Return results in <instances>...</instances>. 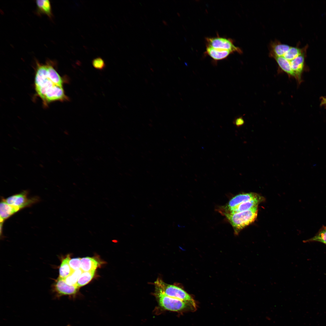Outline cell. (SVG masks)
Returning a JSON list of instances; mask_svg holds the SVG:
<instances>
[{"instance_id": "obj_21", "label": "cell", "mask_w": 326, "mask_h": 326, "mask_svg": "<svg viewBox=\"0 0 326 326\" xmlns=\"http://www.w3.org/2000/svg\"><path fill=\"white\" fill-rule=\"evenodd\" d=\"M83 272L81 269L74 271L64 280L66 283L69 285H76L78 280Z\"/></svg>"}, {"instance_id": "obj_28", "label": "cell", "mask_w": 326, "mask_h": 326, "mask_svg": "<svg viewBox=\"0 0 326 326\" xmlns=\"http://www.w3.org/2000/svg\"><path fill=\"white\" fill-rule=\"evenodd\" d=\"M39 166L40 167H41L42 168H44V166L42 164H39Z\"/></svg>"}, {"instance_id": "obj_19", "label": "cell", "mask_w": 326, "mask_h": 326, "mask_svg": "<svg viewBox=\"0 0 326 326\" xmlns=\"http://www.w3.org/2000/svg\"><path fill=\"white\" fill-rule=\"evenodd\" d=\"M95 270L83 272L79 276L77 283L79 288L84 286L90 282L94 277Z\"/></svg>"}, {"instance_id": "obj_18", "label": "cell", "mask_w": 326, "mask_h": 326, "mask_svg": "<svg viewBox=\"0 0 326 326\" xmlns=\"http://www.w3.org/2000/svg\"><path fill=\"white\" fill-rule=\"evenodd\" d=\"M303 242L304 243L318 242L326 245V226L322 225L314 236L304 240Z\"/></svg>"}, {"instance_id": "obj_5", "label": "cell", "mask_w": 326, "mask_h": 326, "mask_svg": "<svg viewBox=\"0 0 326 326\" xmlns=\"http://www.w3.org/2000/svg\"><path fill=\"white\" fill-rule=\"evenodd\" d=\"M28 192L24 190L21 192L6 198H3L8 204L15 207L20 210L25 208L31 206L39 200L37 197H28Z\"/></svg>"}, {"instance_id": "obj_34", "label": "cell", "mask_w": 326, "mask_h": 326, "mask_svg": "<svg viewBox=\"0 0 326 326\" xmlns=\"http://www.w3.org/2000/svg\"><path fill=\"white\" fill-rule=\"evenodd\" d=\"M40 161L42 163H44V162H43V161H42V160H40Z\"/></svg>"}, {"instance_id": "obj_33", "label": "cell", "mask_w": 326, "mask_h": 326, "mask_svg": "<svg viewBox=\"0 0 326 326\" xmlns=\"http://www.w3.org/2000/svg\"><path fill=\"white\" fill-rule=\"evenodd\" d=\"M151 44H152V46H153V47H154V45L152 43H151Z\"/></svg>"}, {"instance_id": "obj_22", "label": "cell", "mask_w": 326, "mask_h": 326, "mask_svg": "<svg viewBox=\"0 0 326 326\" xmlns=\"http://www.w3.org/2000/svg\"><path fill=\"white\" fill-rule=\"evenodd\" d=\"M92 64L94 67L97 69L102 70L105 66L104 61L101 57H97L92 61Z\"/></svg>"}, {"instance_id": "obj_24", "label": "cell", "mask_w": 326, "mask_h": 326, "mask_svg": "<svg viewBox=\"0 0 326 326\" xmlns=\"http://www.w3.org/2000/svg\"><path fill=\"white\" fill-rule=\"evenodd\" d=\"M234 124L238 127L243 125L244 123V120L242 117L236 118L234 121Z\"/></svg>"}, {"instance_id": "obj_16", "label": "cell", "mask_w": 326, "mask_h": 326, "mask_svg": "<svg viewBox=\"0 0 326 326\" xmlns=\"http://www.w3.org/2000/svg\"><path fill=\"white\" fill-rule=\"evenodd\" d=\"M70 259L69 254L62 259L59 270V277L64 279L74 271L72 270L69 264Z\"/></svg>"}, {"instance_id": "obj_14", "label": "cell", "mask_w": 326, "mask_h": 326, "mask_svg": "<svg viewBox=\"0 0 326 326\" xmlns=\"http://www.w3.org/2000/svg\"><path fill=\"white\" fill-rule=\"evenodd\" d=\"M304 62V55L303 54L289 61L291 68L298 80H300L301 78L303 69Z\"/></svg>"}, {"instance_id": "obj_37", "label": "cell", "mask_w": 326, "mask_h": 326, "mask_svg": "<svg viewBox=\"0 0 326 326\" xmlns=\"http://www.w3.org/2000/svg\"><path fill=\"white\" fill-rule=\"evenodd\" d=\"M4 141H5L6 142H8V141H6L5 140H4Z\"/></svg>"}, {"instance_id": "obj_1", "label": "cell", "mask_w": 326, "mask_h": 326, "mask_svg": "<svg viewBox=\"0 0 326 326\" xmlns=\"http://www.w3.org/2000/svg\"><path fill=\"white\" fill-rule=\"evenodd\" d=\"M53 63L51 60L45 64L36 62L35 89L45 106L53 102L69 100L63 88L64 80L56 71Z\"/></svg>"}, {"instance_id": "obj_8", "label": "cell", "mask_w": 326, "mask_h": 326, "mask_svg": "<svg viewBox=\"0 0 326 326\" xmlns=\"http://www.w3.org/2000/svg\"><path fill=\"white\" fill-rule=\"evenodd\" d=\"M260 196L257 194L253 193L238 194L232 199L226 205L219 207L218 210L224 215L230 213L242 203L257 198Z\"/></svg>"}, {"instance_id": "obj_20", "label": "cell", "mask_w": 326, "mask_h": 326, "mask_svg": "<svg viewBox=\"0 0 326 326\" xmlns=\"http://www.w3.org/2000/svg\"><path fill=\"white\" fill-rule=\"evenodd\" d=\"M302 54V49L297 47L291 46L282 56L290 61Z\"/></svg>"}, {"instance_id": "obj_35", "label": "cell", "mask_w": 326, "mask_h": 326, "mask_svg": "<svg viewBox=\"0 0 326 326\" xmlns=\"http://www.w3.org/2000/svg\"><path fill=\"white\" fill-rule=\"evenodd\" d=\"M17 137L18 139V140H20V138L18 136H17Z\"/></svg>"}, {"instance_id": "obj_17", "label": "cell", "mask_w": 326, "mask_h": 326, "mask_svg": "<svg viewBox=\"0 0 326 326\" xmlns=\"http://www.w3.org/2000/svg\"><path fill=\"white\" fill-rule=\"evenodd\" d=\"M280 68L288 75L297 78L294 72L292 69L289 61L283 56L273 58Z\"/></svg>"}, {"instance_id": "obj_25", "label": "cell", "mask_w": 326, "mask_h": 326, "mask_svg": "<svg viewBox=\"0 0 326 326\" xmlns=\"http://www.w3.org/2000/svg\"><path fill=\"white\" fill-rule=\"evenodd\" d=\"M321 105L326 107V97H321Z\"/></svg>"}, {"instance_id": "obj_12", "label": "cell", "mask_w": 326, "mask_h": 326, "mask_svg": "<svg viewBox=\"0 0 326 326\" xmlns=\"http://www.w3.org/2000/svg\"><path fill=\"white\" fill-rule=\"evenodd\" d=\"M80 263V269L83 272H86L95 270L101 262L94 257H85L81 259Z\"/></svg>"}, {"instance_id": "obj_32", "label": "cell", "mask_w": 326, "mask_h": 326, "mask_svg": "<svg viewBox=\"0 0 326 326\" xmlns=\"http://www.w3.org/2000/svg\"><path fill=\"white\" fill-rule=\"evenodd\" d=\"M51 141H52V142H54V143H55V141H54V140H53V139H51Z\"/></svg>"}, {"instance_id": "obj_9", "label": "cell", "mask_w": 326, "mask_h": 326, "mask_svg": "<svg viewBox=\"0 0 326 326\" xmlns=\"http://www.w3.org/2000/svg\"><path fill=\"white\" fill-rule=\"evenodd\" d=\"M20 210L7 203L2 198L0 204V224H3L4 221Z\"/></svg>"}, {"instance_id": "obj_27", "label": "cell", "mask_w": 326, "mask_h": 326, "mask_svg": "<svg viewBox=\"0 0 326 326\" xmlns=\"http://www.w3.org/2000/svg\"><path fill=\"white\" fill-rule=\"evenodd\" d=\"M32 153L33 154H34V155L37 154V152H35V151H34L33 150L32 151Z\"/></svg>"}, {"instance_id": "obj_38", "label": "cell", "mask_w": 326, "mask_h": 326, "mask_svg": "<svg viewBox=\"0 0 326 326\" xmlns=\"http://www.w3.org/2000/svg\"><path fill=\"white\" fill-rule=\"evenodd\" d=\"M67 326H70L69 325H68Z\"/></svg>"}, {"instance_id": "obj_2", "label": "cell", "mask_w": 326, "mask_h": 326, "mask_svg": "<svg viewBox=\"0 0 326 326\" xmlns=\"http://www.w3.org/2000/svg\"><path fill=\"white\" fill-rule=\"evenodd\" d=\"M257 207L224 215L233 227L235 234L238 235L242 229L255 221L257 216Z\"/></svg>"}, {"instance_id": "obj_15", "label": "cell", "mask_w": 326, "mask_h": 326, "mask_svg": "<svg viewBox=\"0 0 326 326\" xmlns=\"http://www.w3.org/2000/svg\"><path fill=\"white\" fill-rule=\"evenodd\" d=\"M37 13L39 14H43L51 18L53 16L51 3L49 0H37L36 1Z\"/></svg>"}, {"instance_id": "obj_3", "label": "cell", "mask_w": 326, "mask_h": 326, "mask_svg": "<svg viewBox=\"0 0 326 326\" xmlns=\"http://www.w3.org/2000/svg\"><path fill=\"white\" fill-rule=\"evenodd\" d=\"M154 284L155 287L165 295L180 300L196 309V304L194 299L182 288L174 285L166 283L159 278L157 279Z\"/></svg>"}, {"instance_id": "obj_31", "label": "cell", "mask_w": 326, "mask_h": 326, "mask_svg": "<svg viewBox=\"0 0 326 326\" xmlns=\"http://www.w3.org/2000/svg\"><path fill=\"white\" fill-rule=\"evenodd\" d=\"M37 137H38V138H39V139H41V137H40V136H38V135H37Z\"/></svg>"}, {"instance_id": "obj_30", "label": "cell", "mask_w": 326, "mask_h": 326, "mask_svg": "<svg viewBox=\"0 0 326 326\" xmlns=\"http://www.w3.org/2000/svg\"><path fill=\"white\" fill-rule=\"evenodd\" d=\"M8 136H9V137H12V136H11V135L10 134H8Z\"/></svg>"}, {"instance_id": "obj_29", "label": "cell", "mask_w": 326, "mask_h": 326, "mask_svg": "<svg viewBox=\"0 0 326 326\" xmlns=\"http://www.w3.org/2000/svg\"><path fill=\"white\" fill-rule=\"evenodd\" d=\"M18 165L21 167H22V166L20 164H18Z\"/></svg>"}, {"instance_id": "obj_4", "label": "cell", "mask_w": 326, "mask_h": 326, "mask_svg": "<svg viewBox=\"0 0 326 326\" xmlns=\"http://www.w3.org/2000/svg\"><path fill=\"white\" fill-rule=\"evenodd\" d=\"M155 287L154 294L160 306L163 309L174 312L193 310L194 308L183 301L165 295L158 288Z\"/></svg>"}, {"instance_id": "obj_13", "label": "cell", "mask_w": 326, "mask_h": 326, "mask_svg": "<svg viewBox=\"0 0 326 326\" xmlns=\"http://www.w3.org/2000/svg\"><path fill=\"white\" fill-rule=\"evenodd\" d=\"M263 200V197L260 196L257 198L242 203L228 213L242 212L258 206V204Z\"/></svg>"}, {"instance_id": "obj_10", "label": "cell", "mask_w": 326, "mask_h": 326, "mask_svg": "<svg viewBox=\"0 0 326 326\" xmlns=\"http://www.w3.org/2000/svg\"><path fill=\"white\" fill-rule=\"evenodd\" d=\"M290 47L291 46L278 41L272 42L270 45L269 56L273 58L282 56Z\"/></svg>"}, {"instance_id": "obj_26", "label": "cell", "mask_w": 326, "mask_h": 326, "mask_svg": "<svg viewBox=\"0 0 326 326\" xmlns=\"http://www.w3.org/2000/svg\"><path fill=\"white\" fill-rule=\"evenodd\" d=\"M162 21L165 25H168L167 22L165 21L162 20Z\"/></svg>"}, {"instance_id": "obj_11", "label": "cell", "mask_w": 326, "mask_h": 326, "mask_svg": "<svg viewBox=\"0 0 326 326\" xmlns=\"http://www.w3.org/2000/svg\"><path fill=\"white\" fill-rule=\"evenodd\" d=\"M232 53L228 50L215 49L207 45L205 52L206 55L216 62L225 59Z\"/></svg>"}, {"instance_id": "obj_36", "label": "cell", "mask_w": 326, "mask_h": 326, "mask_svg": "<svg viewBox=\"0 0 326 326\" xmlns=\"http://www.w3.org/2000/svg\"><path fill=\"white\" fill-rule=\"evenodd\" d=\"M33 139V141H34V142H36V140H35V139Z\"/></svg>"}, {"instance_id": "obj_7", "label": "cell", "mask_w": 326, "mask_h": 326, "mask_svg": "<svg viewBox=\"0 0 326 326\" xmlns=\"http://www.w3.org/2000/svg\"><path fill=\"white\" fill-rule=\"evenodd\" d=\"M52 288L56 297L58 298L63 296H75L78 292L79 288L77 285L70 286L67 284L64 279L59 277L53 283Z\"/></svg>"}, {"instance_id": "obj_6", "label": "cell", "mask_w": 326, "mask_h": 326, "mask_svg": "<svg viewBox=\"0 0 326 326\" xmlns=\"http://www.w3.org/2000/svg\"><path fill=\"white\" fill-rule=\"evenodd\" d=\"M206 45L213 48L228 50L232 53L237 52L239 54L242 53L241 49L236 46L233 40L231 39L217 36L213 37H207L205 38Z\"/></svg>"}, {"instance_id": "obj_23", "label": "cell", "mask_w": 326, "mask_h": 326, "mask_svg": "<svg viewBox=\"0 0 326 326\" xmlns=\"http://www.w3.org/2000/svg\"><path fill=\"white\" fill-rule=\"evenodd\" d=\"M81 258H76L70 259L69 264L73 271L80 269Z\"/></svg>"}]
</instances>
